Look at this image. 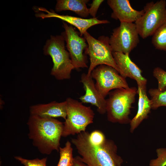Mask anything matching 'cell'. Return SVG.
Here are the masks:
<instances>
[{
    "mask_svg": "<svg viewBox=\"0 0 166 166\" xmlns=\"http://www.w3.org/2000/svg\"><path fill=\"white\" fill-rule=\"evenodd\" d=\"M89 133L82 132L72 139L81 157L80 160L89 166H121L123 160L117 153V148L111 140L95 145L89 140Z\"/></svg>",
    "mask_w": 166,
    "mask_h": 166,
    "instance_id": "6da1fadb",
    "label": "cell"
},
{
    "mask_svg": "<svg viewBox=\"0 0 166 166\" xmlns=\"http://www.w3.org/2000/svg\"><path fill=\"white\" fill-rule=\"evenodd\" d=\"M27 124L29 137L41 153L49 155L54 150L59 151L64 123L54 118L30 115Z\"/></svg>",
    "mask_w": 166,
    "mask_h": 166,
    "instance_id": "7a4b0ae2",
    "label": "cell"
},
{
    "mask_svg": "<svg viewBox=\"0 0 166 166\" xmlns=\"http://www.w3.org/2000/svg\"><path fill=\"white\" fill-rule=\"evenodd\" d=\"M65 41L62 35H51L43 48L44 53L50 56L53 62L51 74L58 80L70 78L74 69L69 53L65 49Z\"/></svg>",
    "mask_w": 166,
    "mask_h": 166,
    "instance_id": "3957f363",
    "label": "cell"
},
{
    "mask_svg": "<svg viewBox=\"0 0 166 166\" xmlns=\"http://www.w3.org/2000/svg\"><path fill=\"white\" fill-rule=\"evenodd\" d=\"M137 91L133 87L117 89L109 93V98L106 100V112L109 121L120 123L130 121L128 116Z\"/></svg>",
    "mask_w": 166,
    "mask_h": 166,
    "instance_id": "277c9868",
    "label": "cell"
},
{
    "mask_svg": "<svg viewBox=\"0 0 166 166\" xmlns=\"http://www.w3.org/2000/svg\"><path fill=\"white\" fill-rule=\"evenodd\" d=\"M66 102L67 117L64 123L62 136L65 137L85 131L87 126L93 123L94 113L90 107L69 97Z\"/></svg>",
    "mask_w": 166,
    "mask_h": 166,
    "instance_id": "5b68a950",
    "label": "cell"
},
{
    "mask_svg": "<svg viewBox=\"0 0 166 166\" xmlns=\"http://www.w3.org/2000/svg\"><path fill=\"white\" fill-rule=\"evenodd\" d=\"M83 35L88 45L85 53L89 56L90 60L87 74L91 76L92 71L97 65H101L111 66L119 73V69L113 55L109 38L108 36H101L96 39L87 31Z\"/></svg>",
    "mask_w": 166,
    "mask_h": 166,
    "instance_id": "8992f818",
    "label": "cell"
},
{
    "mask_svg": "<svg viewBox=\"0 0 166 166\" xmlns=\"http://www.w3.org/2000/svg\"><path fill=\"white\" fill-rule=\"evenodd\" d=\"M143 10V14L135 23L139 36L145 39L152 36L166 23V2L160 0L148 2Z\"/></svg>",
    "mask_w": 166,
    "mask_h": 166,
    "instance_id": "52a82bcc",
    "label": "cell"
},
{
    "mask_svg": "<svg viewBox=\"0 0 166 166\" xmlns=\"http://www.w3.org/2000/svg\"><path fill=\"white\" fill-rule=\"evenodd\" d=\"M139 35L135 23L120 22L109 38L113 52L129 54L139 43Z\"/></svg>",
    "mask_w": 166,
    "mask_h": 166,
    "instance_id": "ba28073f",
    "label": "cell"
},
{
    "mask_svg": "<svg viewBox=\"0 0 166 166\" xmlns=\"http://www.w3.org/2000/svg\"><path fill=\"white\" fill-rule=\"evenodd\" d=\"M119 73L113 67L105 65H99L92 72L91 76L96 81L95 87L105 98L111 90L129 88L125 78Z\"/></svg>",
    "mask_w": 166,
    "mask_h": 166,
    "instance_id": "9c48e42d",
    "label": "cell"
},
{
    "mask_svg": "<svg viewBox=\"0 0 166 166\" xmlns=\"http://www.w3.org/2000/svg\"><path fill=\"white\" fill-rule=\"evenodd\" d=\"M65 31L62 33L66 42V46L74 69L87 68V60L83 51L88 47L84 38L79 36L71 26L63 22Z\"/></svg>",
    "mask_w": 166,
    "mask_h": 166,
    "instance_id": "30bf717a",
    "label": "cell"
},
{
    "mask_svg": "<svg viewBox=\"0 0 166 166\" xmlns=\"http://www.w3.org/2000/svg\"><path fill=\"white\" fill-rule=\"evenodd\" d=\"M39 11H43L45 13H40L36 14V17L44 19L50 18H57L64 21L76 27L80 33V36L84 35L90 27L97 24L109 23L107 20H100L97 18L86 19L68 15L57 14L53 11H50L43 7H38Z\"/></svg>",
    "mask_w": 166,
    "mask_h": 166,
    "instance_id": "8fae6325",
    "label": "cell"
},
{
    "mask_svg": "<svg viewBox=\"0 0 166 166\" xmlns=\"http://www.w3.org/2000/svg\"><path fill=\"white\" fill-rule=\"evenodd\" d=\"M112 54L121 75L135 80L138 86L146 85L147 80L142 75L141 70L131 60L129 54L117 52Z\"/></svg>",
    "mask_w": 166,
    "mask_h": 166,
    "instance_id": "7c38bea8",
    "label": "cell"
},
{
    "mask_svg": "<svg viewBox=\"0 0 166 166\" xmlns=\"http://www.w3.org/2000/svg\"><path fill=\"white\" fill-rule=\"evenodd\" d=\"M107 2L113 10L111 17L120 22H135L144 13L143 9L138 11L133 9L128 0H108Z\"/></svg>",
    "mask_w": 166,
    "mask_h": 166,
    "instance_id": "4fadbf2b",
    "label": "cell"
},
{
    "mask_svg": "<svg viewBox=\"0 0 166 166\" xmlns=\"http://www.w3.org/2000/svg\"><path fill=\"white\" fill-rule=\"evenodd\" d=\"M80 81L83 85L85 94L79 99L82 103H90L96 106L97 110L101 114L106 112V100L96 89L91 76L83 73Z\"/></svg>",
    "mask_w": 166,
    "mask_h": 166,
    "instance_id": "5bb4252c",
    "label": "cell"
},
{
    "mask_svg": "<svg viewBox=\"0 0 166 166\" xmlns=\"http://www.w3.org/2000/svg\"><path fill=\"white\" fill-rule=\"evenodd\" d=\"M30 115L44 117L54 118L61 117L65 120L67 117L66 101L58 102L54 101L46 104H38L31 106Z\"/></svg>",
    "mask_w": 166,
    "mask_h": 166,
    "instance_id": "9a60e30c",
    "label": "cell"
},
{
    "mask_svg": "<svg viewBox=\"0 0 166 166\" xmlns=\"http://www.w3.org/2000/svg\"><path fill=\"white\" fill-rule=\"evenodd\" d=\"M137 93L139 95L137 113L130 121V131L133 132L141 122L148 117L152 109L151 102L147 95L146 85L138 86Z\"/></svg>",
    "mask_w": 166,
    "mask_h": 166,
    "instance_id": "2e32d148",
    "label": "cell"
},
{
    "mask_svg": "<svg viewBox=\"0 0 166 166\" xmlns=\"http://www.w3.org/2000/svg\"><path fill=\"white\" fill-rule=\"evenodd\" d=\"M89 1L88 0H57L55 10L57 12L70 10L83 18H86L89 14V9L86 6Z\"/></svg>",
    "mask_w": 166,
    "mask_h": 166,
    "instance_id": "e0dca14e",
    "label": "cell"
},
{
    "mask_svg": "<svg viewBox=\"0 0 166 166\" xmlns=\"http://www.w3.org/2000/svg\"><path fill=\"white\" fill-rule=\"evenodd\" d=\"M60 158L57 166H73L74 158L71 143L67 141L63 148H59Z\"/></svg>",
    "mask_w": 166,
    "mask_h": 166,
    "instance_id": "ac0fdd59",
    "label": "cell"
},
{
    "mask_svg": "<svg viewBox=\"0 0 166 166\" xmlns=\"http://www.w3.org/2000/svg\"><path fill=\"white\" fill-rule=\"evenodd\" d=\"M152 36V43L155 48L166 51V23L159 28Z\"/></svg>",
    "mask_w": 166,
    "mask_h": 166,
    "instance_id": "d6986e66",
    "label": "cell"
},
{
    "mask_svg": "<svg viewBox=\"0 0 166 166\" xmlns=\"http://www.w3.org/2000/svg\"><path fill=\"white\" fill-rule=\"evenodd\" d=\"M148 93L151 97L152 109H155L162 106L166 107V89L160 91L158 89H151Z\"/></svg>",
    "mask_w": 166,
    "mask_h": 166,
    "instance_id": "ffe728a7",
    "label": "cell"
},
{
    "mask_svg": "<svg viewBox=\"0 0 166 166\" xmlns=\"http://www.w3.org/2000/svg\"><path fill=\"white\" fill-rule=\"evenodd\" d=\"M153 73L158 81V89L160 91L164 90L166 89V71L157 67L154 69Z\"/></svg>",
    "mask_w": 166,
    "mask_h": 166,
    "instance_id": "44dd1931",
    "label": "cell"
},
{
    "mask_svg": "<svg viewBox=\"0 0 166 166\" xmlns=\"http://www.w3.org/2000/svg\"><path fill=\"white\" fill-rule=\"evenodd\" d=\"M156 152L157 157L150 160L149 166H166V148H158Z\"/></svg>",
    "mask_w": 166,
    "mask_h": 166,
    "instance_id": "7402d4cb",
    "label": "cell"
},
{
    "mask_svg": "<svg viewBox=\"0 0 166 166\" xmlns=\"http://www.w3.org/2000/svg\"><path fill=\"white\" fill-rule=\"evenodd\" d=\"M15 158L25 166H46V157L32 160L27 159L19 156H15Z\"/></svg>",
    "mask_w": 166,
    "mask_h": 166,
    "instance_id": "603a6c76",
    "label": "cell"
},
{
    "mask_svg": "<svg viewBox=\"0 0 166 166\" xmlns=\"http://www.w3.org/2000/svg\"><path fill=\"white\" fill-rule=\"evenodd\" d=\"M89 140L92 144L97 145L104 143L106 139L105 136L102 132L96 130L89 133Z\"/></svg>",
    "mask_w": 166,
    "mask_h": 166,
    "instance_id": "cb8c5ba5",
    "label": "cell"
},
{
    "mask_svg": "<svg viewBox=\"0 0 166 166\" xmlns=\"http://www.w3.org/2000/svg\"><path fill=\"white\" fill-rule=\"evenodd\" d=\"M104 1L103 0H93L90 5V7L89 9V14L93 18H95L98 10L101 3Z\"/></svg>",
    "mask_w": 166,
    "mask_h": 166,
    "instance_id": "d4e9b609",
    "label": "cell"
},
{
    "mask_svg": "<svg viewBox=\"0 0 166 166\" xmlns=\"http://www.w3.org/2000/svg\"><path fill=\"white\" fill-rule=\"evenodd\" d=\"M73 166H89L80 159L79 156H77L74 158Z\"/></svg>",
    "mask_w": 166,
    "mask_h": 166,
    "instance_id": "484cf974",
    "label": "cell"
}]
</instances>
